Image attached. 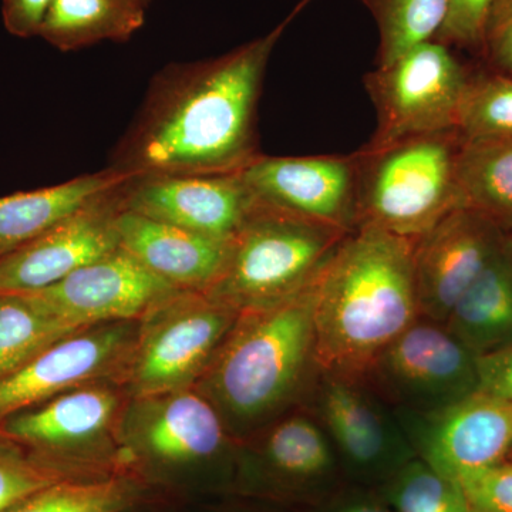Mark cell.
<instances>
[{"mask_svg": "<svg viewBox=\"0 0 512 512\" xmlns=\"http://www.w3.org/2000/svg\"><path fill=\"white\" fill-rule=\"evenodd\" d=\"M311 0L265 36L211 59L175 63L151 80L109 168L143 175L232 174L261 156L256 111L276 43Z\"/></svg>", "mask_w": 512, "mask_h": 512, "instance_id": "cell-1", "label": "cell"}, {"mask_svg": "<svg viewBox=\"0 0 512 512\" xmlns=\"http://www.w3.org/2000/svg\"><path fill=\"white\" fill-rule=\"evenodd\" d=\"M414 245L372 227L343 239L316 289L320 370L366 379L380 353L420 318Z\"/></svg>", "mask_w": 512, "mask_h": 512, "instance_id": "cell-2", "label": "cell"}, {"mask_svg": "<svg viewBox=\"0 0 512 512\" xmlns=\"http://www.w3.org/2000/svg\"><path fill=\"white\" fill-rule=\"evenodd\" d=\"M320 274L285 301L239 313L202 375L201 393L232 434H248L308 400L320 373L313 322Z\"/></svg>", "mask_w": 512, "mask_h": 512, "instance_id": "cell-3", "label": "cell"}, {"mask_svg": "<svg viewBox=\"0 0 512 512\" xmlns=\"http://www.w3.org/2000/svg\"><path fill=\"white\" fill-rule=\"evenodd\" d=\"M457 130L423 134L356 151L357 228L417 239L460 207Z\"/></svg>", "mask_w": 512, "mask_h": 512, "instance_id": "cell-4", "label": "cell"}, {"mask_svg": "<svg viewBox=\"0 0 512 512\" xmlns=\"http://www.w3.org/2000/svg\"><path fill=\"white\" fill-rule=\"evenodd\" d=\"M348 235L259 202L207 293L239 313L268 308L315 281Z\"/></svg>", "mask_w": 512, "mask_h": 512, "instance_id": "cell-5", "label": "cell"}, {"mask_svg": "<svg viewBox=\"0 0 512 512\" xmlns=\"http://www.w3.org/2000/svg\"><path fill=\"white\" fill-rule=\"evenodd\" d=\"M238 318V311L210 293H174L138 320L117 379L133 399L190 389L200 382Z\"/></svg>", "mask_w": 512, "mask_h": 512, "instance_id": "cell-6", "label": "cell"}, {"mask_svg": "<svg viewBox=\"0 0 512 512\" xmlns=\"http://www.w3.org/2000/svg\"><path fill=\"white\" fill-rule=\"evenodd\" d=\"M120 441L134 463L153 473H205L234 487L238 453L231 431L205 394L191 389L136 397L120 423Z\"/></svg>", "mask_w": 512, "mask_h": 512, "instance_id": "cell-7", "label": "cell"}, {"mask_svg": "<svg viewBox=\"0 0 512 512\" xmlns=\"http://www.w3.org/2000/svg\"><path fill=\"white\" fill-rule=\"evenodd\" d=\"M308 402L345 483L382 487L417 457L392 404L365 377L320 370Z\"/></svg>", "mask_w": 512, "mask_h": 512, "instance_id": "cell-8", "label": "cell"}, {"mask_svg": "<svg viewBox=\"0 0 512 512\" xmlns=\"http://www.w3.org/2000/svg\"><path fill=\"white\" fill-rule=\"evenodd\" d=\"M470 72L450 47L430 40L377 66L363 83L375 106L377 128L367 147L457 130Z\"/></svg>", "mask_w": 512, "mask_h": 512, "instance_id": "cell-9", "label": "cell"}, {"mask_svg": "<svg viewBox=\"0 0 512 512\" xmlns=\"http://www.w3.org/2000/svg\"><path fill=\"white\" fill-rule=\"evenodd\" d=\"M366 380L394 409L434 412L480 390V357L446 323L420 316L380 353Z\"/></svg>", "mask_w": 512, "mask_h": 512, "instance_id": "cell-10", "label": "cell"}, {"mask_svg": "<svg viewBox=\"0 0 512 512\" xmlns=\"http://www.w3.org/2000/svg\"><path fill=\"white\" fill-rule=\"evenodd\" d=\"M345 483L335 450L311 413H293L269 426L252 450L238 453L234 487L299 511Z\"/></svg>", "mask_w": 512, "mask_h": 512, "instance_id": "cell-11", "label": "cell"}, {"mask_svg": "<svg viewBox=\"0 0 512 512\" xmlns=\"http://www.w3.org/2000/svg\"><path fill=\"white\" fill-rule=\"evenodd\" d=\"M394 412L416 456L457 483L512 458V403L483 390L434 412Z\"/></svg>", "mask_w": 512, "mask_h": 512, "instance_id": "cell-12", "label": "cell"}, {"mask_svg": "<svg viewBox=\"0 0 512 512\" xmlns=\"http://www.w3.org/2000/svg\"><path fill=\"white\" fill-rule=\"evenodd\" d=\"M136 322H113L77 330L0 379V423L60 394L104 377H119Z\"/></svg>", "mask_w": 512, "mask_h": 512, "instance_id": "cell-13", "label": "cell"}, {"mask_svg": "<svg viewBox=\"0 0 512 512\" xmlns=\"http://www.w3.org/2000/svg\"><path fill=\"white\" fill-rule=\"evenodd\" d=\"M180 292L123 248L77 269L57 284L26 292L37 306L74 329L136 322Z\"/></svg>", "mask_w": 512, "mask_h": 512, "instance_id": "cell-14", "label": "cell"}, {"mask_svg": "<svg viewBox=\"0 0 512 512\" xmlns=\"http://www.w3.org/2000/svg\"><path fill=\"white\" fill-rule=\"evenodd\" d=\"M239 175L261 204L348 234L357 229L356 153L306 157L261 154Z\"/></svg>", "mask_w": 512, "mask_h": 512, "instance_id": "cell-15", "label": "cell"}, {"mask_svg": "<svg viewBox=\"0 0 512 512\" xmlns=\"http://www.w3.org/2000/svg\"><path fill=\"white\" fill-rule=\"evenodd\" d=\"M239 173L143 175L121 185V208L220 241H234L258 207Z\"/></svg>", "mask_w": 512, "mask_h": 512, "instance_id": "cell-16", "label": "cell"}, {"mask_svg": "<svg viewBox=\"0 0 512 512\" xmlns=\"http://www.w3.org/2000/svg\"><path fill=\"white\" fill-rule=\"evenodd\" d=\"M504 245V229L481 212L467 207L448 212L414 245L420 315L446 322L458 299Z\"/></svg>", "mask_w": 512, "mask_h": 512, "instance_id": "cell-17", "label": "cell"}, {"mask_svg": "<svg viewBox=\"0 0 512 512\" xmlns=\"http://www.w3.org/2000/svg\"><path fill=\"white\" fill-rule=\"evenodd\" d=\"M121 185L104 192L28 244L0 256V293L49 288L77 269L117 251Z\"/></svg>", "mask_w": 512, "mask_h": 512, "instance_id": "cell-18", "label": "cell"}, {"mask_svg": "<svg viewBox=\"0 0 512 512\" xmlns=\"http://www.w3.org/2000/svg\"><path fill=\"white\" fill-rule=\"evenodd\" d=\"M120 394L109 384L77 387L0 423V437L35 448L47 460L106 476L86 458L119 420ZM123 473V471H121Z\"/></svg>", "mask_w": 512, "mask_h": 512, "instance_id": "cell-19", "label": "cell"}, {"mask_svg": "<svg viewBox=\"0 0 512 512\" xmlns=\"http://www.w3.org/2000/svg\"><path fill=\"white\" fill-rule=\"evenodd\" d=\"M120 248L180 291L208 292L227 265L232 241L195 234L121 208Z\"/></svg>", "mask_w": 512, "mask_h": 512, "instance_id": "cell-20", "label": "cell"}, {"mask_svg": "<svg viewBox=\"0 0 512 512\" xmlns=\"http://www.w3.org/2000/svg\"><path fill=\"white\" fill-rule=\"evenodd\" d=\"M127 180V175L107 167L52 187L0 197V256L28 244Z\"/></svg>", "mask_w": 512, "mask_h": 512, "instance_id": "cell-21", "label": "cell"}, {"mask_svg": "<svg viewBox=\"0 0 512 512\" xmlns=\"http://www.w3.org/2000/svg\"><path fill=\"white\" fill-rule=\"evenodd\" d=\"M444 323L480 359L512 345V266L505 245Z\"/></svg>", "mask_w": 512, "mask_h": 512, "instance_id": "cell-22", "label": "cell"}, {"mask_svg": "<svg viewBox=\"0 0 512 512\" xmlns=\"http://www.w3.org/2000/svg\"><path fill=\"white\" fill-rule=\"evenodd\" d=\"M146 8L134 0H53L39 36L60 52L127 42L143 28Z\"/></svg>", "mask_w": 512, "mask_h": 512, "instance_id": "cell-23", "label": "cell"}, {"mask_svg": "<svg viewBox=\"0 0 512 512\" xmlns=\"http://www.w3.org/2000/svg\"><path fill=\"white\" fill-rule=\"evenodd\" d=\"M460 207L512 231V138L463 141L457 161Z\"/></svg>", "mask_w": 512, "mask_h": 512, "instance_id": "cell-24", "label": "cell"}, {"mask_svg": "<svg viewBox=\"0 0 512 512\" xmlns=\"http://www.w3.org/2000/svg\"><path fill=\"white\" fill-rule=\"evenodd\" d=\"M141 493L138 480L124 471L67 478L20 498L2 512H127Z\"/></svg>", "mask_w": 512, "mask_h": 512, "instance_id": "cell-25", "label": "cell"}, {"mask_svg": "<svg viewBox=\"0 0 512 512\" xmlns=\"http://www.w3.org/2000/svg\"><path fill=\"white\" fill-rule=\"evenodd\" d=\"M77 330L25 293H0V379Z\"/></svg>", "mask_w": 512, "mask_h": 512, "instance_id": "cell-26", "label": "cell"}, {"mask_svg": "<svg viewBox=\"0 0 512 512\" xmlns=\"http://www.w3.org/2000/svg\"><path fill=\"white\" fill-rule=\"evenodd\" d=\"M376 20L380 33L377 66L399 59L414 46L436 39L448 0H359Z\"/></svg>", "mask_w": 512, "mask_h": 512, "instance_id": "cell-27", "label": "cell"}, {"mask_svg": "<svg viewBox=\"0 0 512 512\" xmlns=\"http://www.w3.org/2000/svg\"><path fill=\"white\" fill-rule=\"evenodd\" d=\"M377 490L393 512H473L461 485L419 457Z\"/></svg>", "mask_w": 512, "mask_h": 512, "instance_id": "cell-28", "label": "cell"}, {"mask_svg": "<svg viewBox=\"0 0 512 512\" xmlns=\"http://www.w3.org/2000/svg\"><path fill=\"white\" fill-rule=\"evenodd\" d=\"M457 131L463 141L512 138V77L470 73Z\"/></svg>", "mask_w": 512, "mask_h": 512, "instance_id": "cell-29", "label": "cell"}, {"mask_svg": "<svg viewBox=\"0 0 512 512\" xmlns=\"http://www.w3.org/2000/svg\"><path fill=\"white\" fill-rule=\"evenodd\" d=\"M42 456H33L15 441L0 437V512L20 498L67 478L94 477Z\"/></svg>", "mask_w": 512, "mask_h": 512, "instance_id": "cell-30", "label": "cell"}, {"mask_svg": "<svg viewBox=\"0 0 512 512\" xmlns=\"http://www.w3.org/2000/svg\"><path fill=\"white\" fill-rule=\"evenodd\" d=\"M473 512H512V458L461 477Z\"/></svg>", "mask_w": 512, "mask_h": 512, "instance_id": "cell-31", "label": "cell"}, {"mask_svg": "<svg viewBox=\"0 0 512 512\" xmlns=\"http://www.w3.org/2000/svg\"><path fill=\"white\" fill-rule=\"evenodd\" d=\"M497 0H448L446 20L436 42L448 47L483 50L485 23Z\"/></svg>", "mask_w": 512, "mask_h": 512, "instance_id": "cell-32", "label": "cell"}, {"mask_svg": "<svg viewBox=\"0 0 512 512\" xmlns=\"http://www.w3.org/2000/svg\"><path fill=\"white\" fill-rule=\"evenodd\" d=\"M494 72L512 77V0H497L485 23L483 50Z\"/></svg>", "mask_w": 512, "mask_h": 512, "instance_id": "cell-33", "label": "cell"}, {"mask_svg": "<svg viewBox=\"0 0 512 512\" xmlns=\"http://www.w3.org/2000/svg\"><path fill=\"white\" fill-rule=\"evenodd\" d=\"M299 512H393L377 488L343 483L325 500Z\"/></svg>", "mask_w": 512, "mask_h": 512, "instance_id": "cell-34", "label": "cell"}, {"mask_svg": "<svg viewBox=\"0 0 512 512\" xmlns=\"http://www.w3.org/2000/svg\"><path fill=\"white\" fill-rule=\"evenodd\" d=\"M52 2L53 0H2L3 25L12 36L22 39L39 36Z\"/></svg>", "mask_w": 512, "mask_h": 512, "instance_id": "cell-35", "label": "cell"}, {"mask_svg": "<svg viewBox=\"0 0 512 512\" xmlns=\"http://www.w3.org/2000/svg\"><path fill=\"white\" fill-rule=\"evenodd\" d=\"M480 390L512 403V345L481 357Z\"/></svg>", "mask_w": 512, "mask_h": 512, "instance_id": "cell-36", "label": "cell"}, {"mask_svg": "<svg viewBox=\"0 0 512 512\" xmlns=\"http://www.w3.org/2000/svg\"><path fill=\"white\" fill-rule=\"evenodd\" d=\"M505 254H507L508 261L512 266V231L505 232Z\"/></svg>", "mask_w": 512, "mask_h": 512, "instance_id": "cell-37", "label": "cell"}, {"mask_svg": "<svg viewBox=\"0 0 512 512\" xmlns=\"http://www.w3.org/2000/svg\"><path fill=\"white\" fill-rule=\"evenodd\" d=\"M134 2L141 3V5L148 6V3L151 2V0H134Z\"/></svg>", "mask_w": 512, "mask_h": 512, "instance_id": "cell-38", "label": "cell"}, {"mask_svg": "<svg viewBox=\"0 0 512 512\" xmlns=\"http://www.w3.org/2000/svg\"><path fill=\"white\" fill-rule=\"evenodd\" d=\"M224 512H249V511L232 510V511H224Z\"/></svg>", "mask_w": 512, "mask_h": 512, "instance_id": "cell-39", "label": "cell"}]
</instances>
